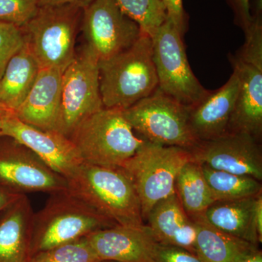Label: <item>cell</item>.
Wrapping results in <instances>:
<instances>
[{"label": "cell", "instance_id": "1", "mask_svg": "<svg viewBox=\"0 0 262 262\" xmlns=\"http://www.w3.org/2000/svg\"><path fill=\"white\" fill-rule=\"evenodd\" d=\"M67 191L117 225H145L140 201L120 168L82 163L67 179Z\"/></svg>", "mask_w": 262, "mask_h": 262}, {"label": "cell", "instance_id": "2", "mask_svg": "<svg viewBox=\"0 0 262 262\" xmlns=\"http://www.w3.org/2000/svg\"><path fill=\"white\" fill-rule=\"evenodd\" d=\"M98 66L104 108L126 110L158 89L152 41L145 33L131 47Z\"/></svg>", "mask_w": 262, "mask_h": 262}, {"label": "cell", "instance_id": "3", "mask_svg": "<svg viewBox=\"0 0 262 262\" xmlns=\"http://www.w3.org/2000/svg\"><path fill=\"white\" fill-rule=\"evenodd\" d=\"M116 225L68 191L52 194L42 209L34 214L31 257Z\"/></svg>", "mask_w": 262, "mask_h": 262}, {"label": "cell", "instance_id": "4", "mask_svg": "<svg viewBox=\"0 0 262 262\" xmlns=\"http://www.w3.org/2000/svg\"><path fill=\"white\" fill-rule=\"evenodd\" d=\"M70 139L83 163L110 168H121L146 141L136 135L122 110L106 108L84 120Z\"/></svg>", "mask_w": 262, "mask_h": 262}, {"label": "cell", "instance_id": "5", "mask_svg": "<svg viewBox=\"0 0 262 262\" xmlns=\"http://www.w3.org/2000/svg\"><path fill=\"white\" fill-rule=\"evenodd\" d=\"M82 9L71 5L39 6L21 27L25 43L40 69L64 72L75 59Z\"/></svg>", "mask_w": 262, "mask_h": 262}, {"label": "cell", "instance_id": "6", "mask_svg": "<svg viewBox=\"0 0 262 262\" xmlns=\"http://www.w3.org/2000/svg\"><path fill=\"white\" fill-rule=\"evenodd\" d=\"M191 160L189 150L146 141L120 168L139 196L144 222L157 203L175 194L177 175Z\"/></svg>", "mask_w": 262, "mask_h": 262}, {"label": "cell", "instance_id": "7", "mask_svg": "<svg viewBox=\"0 0 262 262\" xmlns=\"http://www.w3.org/2000/svg\"><path fill=\"white\" fill-rule=\"evenodd\" d=\"M122 111L136 134L153 144L190 151L199 143L189 123V106L158 89Z\"/></svg>", "mask_w": 262, "mask_h": 262}, {"label": "cell", "instance_id": "8", "mask_svg": "<svg viewBox=\"0 0 262 262\" xmlns=\"http://www.w3.org/2000/svg\"><path fill=\"white\" fill-rule=\"evenodd\" d=\"M183 36L167 18L151 35L153 61L158 89L185 106L202 101L208 91L202 85L189 65Z\"/></svg>", "mask_w": 262, "mask_h": 262}, {"label": "cell", "instance_id": "9", "mask_svg": "<svg viewBox=\"0 0 262 262\" xmlns=\"http://www.w3.org/2000/svg\"><path fill=\"white\" fill-rule=\"evenodd\" d=\"M97 56L86 44L62 76L60 134L70 138L84 120L103 107Z\"/></svg>", "mask_w": 262, "mask_h": 262}, {"label": "cell", "instance_id": "10", "mask_svg": "<svg viewBox=\"0 0 262 262\" xmlns=\"http://www.w3.org/2000/svg\"><path fill=\"white\" fill-rule=\"evenodd\" d=\"M80 29L88 46L104 61L131 47L142 32L115 0H95L82 9Z\"/></svg>", "mask_w": 262, "mask_h": 262}, {"label": "cell", "instance_id": "11", "mask_svg": "<svg viewBox=\"0 0 262 262\" xmlns=\"http://www.w3.org/2000/svg\"><path fill=\"white\" fill-rule=\"evenodd\" d=\"M6 138L0 141V187L18 194L67 191L64 177L52 170L28 147Z\"/></svg>", "mask_w": 262, "mask_h": 262}, {"label": "cell", "instance_id": "12", "mask_svg": "<svg viewBox=\"0 0 262 262\" xmlns=\"http://www.w3.org/2000/svg\"><path fill=\"white\" fill-rule=\"evenodd\" d=\"M190 152L193 161L200 165L262 181L260 141L248 134L227 133L212 140L201 141Z\"/></svg>", "mask_w": 262, "mask_h": 262}, {"label": "cell", "instance_id": "13", "mask_svg": "<svg viewBox=\"0 0 262 262\" xmlns=\"http://www.w3.org/2000/svg\"><path fill=\"white\" fill-rule=\"evenodd\" d=\"M11 138L28 147L57 173L70 177L83 163L70 138L20 121L13 113L3 117L0 137Z\"/></svg>", "mask_w": 262, "mask_h": 262}, {"label": "cell", "instance_id": "14", "mask_svg": "<svg viewBox=\"0 0 262 262\" xmlns=\"http://www.w3.org/2000/svg\"><path fill=\"white\" fill-rule=\"evenodd\" d=\"M86 238L101 261L153 262L158 244L146 225L114 226L91 233Z\"/></svg>", "mask_w": 262, "mask_h": 262}, {"label": "cell", "instance_id": "15", "mask_svg": "<svg viewBox=\"0 0 262 262\" xmlns=\"http://www.w3.org/2000/svg\"><path fill=\"white\" fill-rule=\"evenodd\" d=\"M63 73L55 69H40L28 96L13 115L37 128L60 133Z\"/></svg>", "mask_w": 262, "mask_h": 262}, {"label": "cell", "instance_id": "16", "mask_svg": "<svg viewBox=\"0 0 262 262\" xmlns=\"http://www.w3.org/2000/svg\"><path fill=\"white\" fill-rule=\"evenodd\" d=\"M239 87L236 70L220 89L210 91L199 103L189 107V123L196 140L206 141L227 134Z\"/></svg>", "mask_w": 262, "mask_h": 262}, {"label": "cell", "instance_id": "17", "mask_svg": "<svg viewBox=\"0 0 262 262\" xmlns=\"http://www.w3.org/2000/svg\"><path fill=\"white\" fill-rule=\"evenodd\" d=\"M261 203L262 194L236 201H215L201 217L225 233L258 246L262 241Z\"/></svg>", "mask_w": 262, "mask_h": 262}, {"label": "cell", "instance_id": "18", "mask_svg": "<svg viewBox=\"0 0 262 262\" xmlns=\"http://www.w3.org/2000/svg\"><path fill=\"white\" fill-rule=\"evenodd\" d=\"M239 87L227 133H242L261 141L262 136V70L231 56Z\"/></svg>", "mask_w": 262, "mask_h": 262}, {"label": "cell", "instance_id": "19", "mask_svg": "<svg viewBox=\"0 0 262 262\" xmlns=\"http://www.w3.org/2000/svg\"><path fill=\"white\" fill-rule=\"evenodd\" d=\"M34 214L27 194L0 213V262L29 261Z\"/></svg>", "mask_w": 262, "mask_h": 262}, {"label": "cell", "instance_id": "20", "mask_svg": "<svg viewBox=\"0 0 262 262\" xmlns=\"http://www.w3.org/2000/svg\"><path fill=\"white\" fill-rule=\"evenodd\" d=\"M146 221L158 244L184 248L196 254V224L184 211L177 194L157 203Z\"/></svg>", "mask_w": 262, "mask_h": 262}, {"label": "cell", "instance_id": "21", "mask_svg": "<svg viewBox=\"0 0 262 262\" xmlns=\"http://www.w3.org/2000/svg\"><path fill=\"white\" fill-rule=\"evenodd\" d=\"M40 67L27 45L13 56L0 78V106L14 113L32 89Z\"/></svg>", "mask_w": 262, "mask_h": 262}, {"label": "cell", "instance_id": "22", "mask_svg": "<svg viewBox=\"0 0 262 262\" xmlns=\"http://www.w3.org/2000/svg\"><path fill=\"white\" fill-rule=\"evenodd\" d=\"M192 220L196 224V255L203 262H239L258 248L215 229L201 216Z\"/></svg>", "mask_w": 262, "mask_h": 262}, {"label": "cell", "instance_id": "23", "mask_svg": "<svg viewBox=\"0 0 262 262\" xmlns=\"http://www.w3.org/2000/svg\"><path fill=\"white\" fill-rule=\"evenodd\" d=\"M175 194L191 219L201 216L215 202L201 165L193 160L185 164L177 175Z\"/></svg>", "mask_w": 262, "mask_h": 262}, {"label": "cell", "instance_id": "24", "mask_svg": "<svg viewBox=\"0 0 262 262\" xmlns=\"http://www.w3.org/2000/svg\"><path fill=\"white\" fill-rule=\"evenodd\" d=\"M201 165L215 201H236L262 194L261 182L257 179Z\"/></svg>", "mask_w": 262, "mask_h": 262}, {"label": "cell", "instance_id": "25", "mask_svg": "<svg viewBox=\"0 0 262 262\" xmlns=\"http://www.w3.org/2000/svg\"><path fill=\"white\" fill-rule=\"evenodd\" d=\"M120 9L151 37L168 18L163 0H115Z\"/></svg>", "mask_w": 262, "mask_h": 262}, {"label": "cell", "instance_id": "26", "mask_svg": "<svg viewBox=\"0 0 262 262\" xmlns=\"http://www.w3.org/2000/svg\"><path fill=\"white\" fill-rule=\"evenodd\" d=\"M86 237L35 253L29 262H102Z\"/></svg>", "mask_w": 262, "mask_h": 262}, {"label": "cell", "instance_id": "27", "mask_svg": "<svg viewBox=\"0 0 262 262\" xmlns=\"http://www.w3.org/2000/svg\"><path fill=\"white\" fill-rule=\"evenodd\" d=\"M249 27L244 31L246 41L235 58L262 70L261 11L255 12Z\"/></svg>", "mask_w": 262, "mask_h": 262}, {"label": "cell", "instance_id": "28", "mask_svg": "<svg viewBox=\"0 0 262 262\" xmlns=\"http://www.w3.org/2000/svg\"><path fill=\"white\" fill-rule=\"evenodd\" d=\"M40 0H0V22L23 27L37 13Z\"/></svg>", "mask_w": 262, "mask_h": 262}, {"label": "cell", "instance_id": "29", "mask_svg": "<svg viewBox=\"0 0 262 262\" xmlns=\"http://www.w3.org/2000/svg\"><path fill=\"white\" fill-rule=\"evenodd\" d=\"M25 44L21 27L0 22V78L7 66Z\"/></svg>", "mask_w": 262, "mask_h": 262}, {"label": "cell", "instance_id": "30", "mask_svg": "<svg viewBox=\"0 0 262 262\" xmlns=\"http://www.w3.org/2000/svg\"><path fill=\"white\" fill-rule=\"evenodd\" d=\"M153 262H203L196 254L176 246L158 244Z\"/></svg>", "mask_w": 262, "mask_h": 262}, {"label": "cell", "instance_id": "31", "mask_svg": "<svg viewBox=\"0 0 262 262\" xmlns=\"http://www.w3.org/2000/svg\"><path fill=\"white\" fill-rule=\"evenodd\" d=\"M167 10L168 18L184 37L187 30V16L183 7L182 0H163Z\"/></svg>", "mask_w": 262, "mask_h": 262}, {"label": "cell", "instance_id": "32", "mask_svg": "<svg viewBox=\"0 0 262 262\" xmlns=\"http://www.w3.org/2000/svg\"><path fill=\"white\" fill-rule=\"evenodd\" d=\"M235 13L236 22L244 31L249 27L253 20L251 12V0H229Z\"/></svg>", "mask_w": 262, "mask_h": 262}, {"label": "cell", "instance_id": "33", "mask_svg": "<svg viewBox=\"0 0 262 262\" xmlns=\"http://www.w3.org/2000/svg\"><path fill=\"white\" fill-rule=\"evenodd\" d=\"M95 0H40L39 6L48 5H71L84 9Z\"/></svg>", "mask_w": 262, "mask_h": 262}, {"label": "cell", "instance_id": "34", "mask_svg": "<svg viewBox=\"0 0 262 262\" xmlns=\"http://www.w3.org/2000/svg\"><path fill=\"white\" fill-rule=\"evenodd\" d=\"M20 194H15L0 187V213L15 201Z\"/></svg>", "mask_w": 262, "mask_h": 262}, {"label": "cell", "instance_id": "35", "mask_svg": "<svg viewBox=\"0 0 262 262\" xmlns=\"http://www.w3.org/2000/svg\"><path fill=\"white\" fill-rule=\"evenodd\" d=\"M239 262H262V253L258 248L250 253Z\"/></svg>", "mask_w": 262, "mask_h": 262}, {"label": "cell", "instance_id": "36", "mask_svg": "<svg viewBox=\"0 0 262 262\" xmlns=\"http://www.w3.org/2000/svg\"><path fill=\"white\" fill-rule=\"evenodd\" d=\"M6 114H8V113L0 114V132H1L2 122H3V117H4L5 115H6Z\"/></svg>", "mask_w": 262, "mask_h": 262}, {"label": "cell", "instance_id": "37", "mask_svg": "<svg viewBox=\"0 0 262 262\" xmlns=\"http://www.w3.org/2000/svg\"><path fill=\"white\" fill-rule=\"evenodd\" d=\"M8 113H10V112L7 111V110H5L4 108H3L1 106H0V114H5Z\"/></svg>", "mask_w": 262, "mask_h": 262}, {"label": "cell", "instance_id": "38", "mask_svg": "<svg viewBox=\"0 0 262 262\" xmlns=\"http://www.w3.org/2000/svg\"><path fill=\"white\" fill-rule=\"evenodd\" d=\"M102 262H118V261H103Z\"/></svg>", "mask_w": 262, "mask_h": 262}]
</instances>
